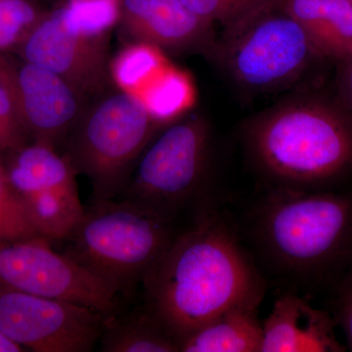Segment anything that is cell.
I'll use <instances>...</instances> for the list:
<instances>
[{
	"mask_svg": "<svg viewBox=\"0 0 352 352\" xmlns=\"http://www.w3.org/2000/svg\"><path fill=\"white\" fill-rule=\"evenodd\" d=\"M245 144L273 186L318 190L352 173V120L339 104L277 106L250 124Z\"/></svg>",
	"mask_w": 352,
	"mask_h": 352,
	"instance_id": "cell-3",
	"label": "cell"
},
{
	"mask_svg": "<svg viewBox=\"0 0 352 352\" xmlns=\"http://www.w3.org/2000/svg\"><path fill=\"white\" fill-rule=\"evenodd\" d=\"M336 323L346 338L347 349L352 351V265L342 274L336 298Z\"/></svg>",
	"mask_w": 352,
	"mask_h": 352,
	"instance_id": "cell-25",
	"label": "cell"
},
{
	"mask_svg": "<svg viewBox=\"0 0 352 352\" xmlns=\"http://www.w3.org/2000/svg\"><path fill=\"white\" fill-rule=\"evenodd\" d=\"M7 176L39 236L63 241L85 214L74 166L55 148L32 142L9 152Z\"/></svg>",
	"mask_w": 352,
	"mask_h": 352,
	"instance_id": "cell-8",
	"label": "cell"
},
{
	"mask_svg": "<svg viewBox=\"0 0 352 352\" xmlns=\"http://www.w3.org/2000/svg\"><path fill=\"white\" fill-rule=\"evenodd\" d=\"M175 236L173 223L131 201H94L63 240V254L100 279L117 296L131 293Z\"/></svg>",
	"mask_w": 352,
	"mask_h": 352,
	"instance_id": "cell-4",
	"label": "cell"
},
{
	"mask_svg": "<svg viewBox=\"0 0 352 352\" xmlns=\"http://www.w3.org/2000/svg\"><path fill=\"white\" fill-rule=\"evenodd\" d=\"M120 0H69L57 10L69 31L87 36H99L120 19Z\"/></svg>",
	"mask_w": 352,
	"mask_h": 352,
	"instance_id": "cell-20",
	"label": "cell"
},
{
	"mask_svg": "<svg viewBox=\"0 0 352 352\" xmlns=\"http://www.w3.org/2000/svg\"><path fill=\"white\" fill-rule=\"evenodd\" d=\"M106 317L78 303L0 286V331L32 351H91Z\"/></svg>",
	"mask_w": 352,
	"mask_h": 352,
	"instance_id": "cell-10",
	"label": "cell"
},
{
	"mask_svg": "<svg viewBox=\"0 0 352 352\" xmlns=\"http://www.w3.org/2000/svg\"><path fill=\"white\" fill-rule=\"evenodd\" d=\"M349 1H351V4H352V0H349Z\"/></svg>",
	"mask_w": 352,
	"mask_h": 352,
	"instance_id": "cell-28",
	"label": "cell"
},
{
	"mask_svg": "<svg viewBox=\"0 0 352 352\" xmlns=\"http://www.w3.org/2000/svg\"><path fill=\"white\" fill-rule=\"evenodd\" d=\"M258 307H236L190 333L180 342L182 352H261L263 324Z\"/></svg>",
	"mask_w": 352,
	"mask_h": 352,
	"instance_id": "cell-16",
	"label": "cell"
},
{
	"mask_svg": "<svg viewBox=\"0 0 352 352\" xmlns=\"http://www.w3.org/2000/svg\"><path fill=\"white\" fill-rule=\"evenodd\" d=\"M153 119L166 126L195 103V87L187 73L166 64L135 94Z\"/></svg>",
	"mask_w": 352,
	"mask_h": 352,
	"instance_id": "cell-18",
	"label": "cell"
},
{
	"mask_svg": "<svg viewBox=\"0 0 352 352\" xmlns=\"http://www.w3.org/2000/svg\"><path fill=\"white\" fill-rule=\"evenodd\" d=\"M161 126L138 95L110 90L87 104L63 155L89 180L94 201L116 199Z\"/></svg>",
	"mask_w": 352,
	"mask_h": 352,
	"instance_id": "cell-5",
	"label": "cell"
},
{
	"mask_svg": "<svg viewBox=\"0 0 352 352\" xmlns=\"http://www.w3.org/2000/svg\"><path fill=\"white\" fill-rule=\"evenodd\" d=\"M23 351L24 349L22 346L12 342L0 331V352H20Z\"/></svg>",
	"mask_w": 352,
	"mask_h": 352,
	"instance_id": "cell-27",
	"label": "cell"
},
{
	"mask_svg": "<svg viewBox=\"0 0 352 352\" xmlns=\"http://www.w3.org/2000/svg\"><path fill=\"white\" fill-rule=\"evenodd\" d=\"M44 16L34 0H0V52L17 47Z\"/></svg>",
	"mask_w": 352,
	"mask_h": 352,
	"instance_id": "cell-22",
	"label": "cell"
},
{
	"mask_svg": "<svg viewBox=\"0 0 352 352\" xmlns=\"http://www.w3.org/2000/svg\"><path fill=\"white\" fill-rule=\"evenodd\" d=\"M284 0L222 30L210 56L245 89L265 92L298 80L319 56Z\"/></svg>",
	"mask_w": 352,
	"mask_h": 352,
	"instance_id": "cell-7",
	"label": "cell"
},
{
	"mask_svg": "<svg viewBox=\"0 0 352 352\" xmlns=\"http://www.w3.org/2000/svg\"><path fill=\"white\" fill-rule=\"evenodd\" d=\"M0 286L34 295L78 303L110 316L117 294L50 240H0Z\"/></svg>",
	"mask_w": 352,
	"mask_h": 352,
	"instance_id": "cell-9",
	"label": "cell"
},
{
	"mask_svg": "<svg viewBox=\"0 0 352 352\" xmlns=\"http://www.w3.org/2000/svg\"><path fill=\"white\" fill-rule=\"evenodd\" d=\"M119 23L133 43L163 52L212 54L214 27L189 10L182 0H120Z\"/></svg>",
	"mask_w": 352,
	"mask_h": 352,
	"instance_id": "cell-13",
	"label": "cell"
},
{
	"mask_svg": "<svg viewBox=\"0 0 352 352\" xmlns=\"http://www.w3.org/2000/svg\"><path fill=\"white\" fill-rule=\"evenodd\" d=\"M212 129L201 116L177 120L155 136L116 199L173 223L207 200L212 170Z\"/></svg>",
	"mask_w": 352,
	"mask_h": 352,
	"instance_id": "cell-6",
	"label": "cell"
},
{
	"mask_svg": "<svg viewBox=\"0 0 352 352\" xmlns=\"http://www.w3.org/2000/svg\"><path fill=\"white\" fill-rule=\"evenodd\" d=\"M254 243L287 277L320 281L352 265V195L272 186L252 217Z\"/></svg>",
	"mask_w": 352,
	"mask_h": 352,
	"instance_id": "cell-2",
	"label": "cell"
},
{
	"mask_svg": "<svg viewBox=\"0 0 352 352\" xmlns=\"http://www.w3.org/2000/svg\"><path fill=\"white\" fill-rule=\"evenodd\" d=\"M19 120L6 90L0 85V154H6L27 143Z\"/></svg>",
	"mask_w": 352,
	"mask_h": 352,
	"instance_id": "cell-24",
	"label": "cell"
},
{
	"mask_svg": "<svg viewBox=\"0 0 352 352\" xmlns=\"http://www.w3.org/2000/svg\"><path fill=\"white\" fill-rule=\"evenodd\" d=\"M164 52L150 44L133 43L111 63L113 82L120 90L135 94L153 76L168 64Z\"/></svg>",
	"mask_w": 352,
	"mask_h": 352,
	"instance_id": "cell-19",
	"label": "cell"
},
{
	"mask_svg": "<svg viewBox=\"0 0 352 352\" xmlns=\"http://www.w3.org/2000/svg\"><path fill=\"white\" fill-rule=\"evenodd\" d=\"M285 11L307 34L319 56L342 61L352 55L349 0H284Z\"/></svg>",
	"mask_w": 352,
	"mask_h": 352,
	"instance_id": "cell-15",
	"label": "cell"
},
{
	"mask_svg": "<svg viewBox=\"0 0 352 352\" xmlns=\"http://www.w3.org/2000/svg\"><path fill=\"white\" fill-rule=\"evenodd\" d=\"M335 319L305 298L286 294L275 300L263 324L261 352H339Z\"/></svg>",
	"mask_w": 352,
	"mask_h": 352,
	"instance_id": "cell-14",
	"label": "cell"
},
{
	"mask_svg": "<svg viewBox=\"0 0 352 352\" xmlns=\"http://www.w3.org/2000/svg\"><path fill=\"white\" fill-rule=\"evenodd\" d=\"M142 285L147 307L179 344L232 308L258 307L265 293L235 232L212 210L175 237Z\"/></svg>",
	"mask_w": 352,
	"mask_h": 352,
	"instance_id": "cell-1",
	"label": "cell"
},
{
	"mask_svg": "<svg viewBox=\"0 0 352 352\" xmlns=\"http://www.w3.org/2000/svg\"><path fill=\"white\" fill-rule=\"evenodd\" d=\"M99 344L106 352L180 351L179 342L147 307L122 318L106 317Z\"/></svg>",
	"mask_w": 352,
	"mask_h": 352,
	"instance_id": "cell-17",
	"label": "cell"
},
{
	"mask_svg": "<svg viewBox=\"0 0 352 352\" xmlns=\"http://www.w3.org/2000/svg\"><path fill=\"white\" fill-rule=\"evenodd\" d=\"M340 62L339 105L352 120V55Z\"/></svg>",
	"mask_w": 352,
	"mask_h": 352,
	"instance_id": "cell-26",
	"label": "cell"
},
{
	"mask_svg": "<svg viewBox=\"0 0 352 352\" xmlns=\"http://www.w3.org/2000/svg\"><path fill=\"white\" fill-rule=\"evenodd\" d=\"M0 85L27 138L58 150L82 117L87 100L50 69L0 52Z\"/></svg>",
	"mask_w": 352,
	"mask_h": 352,
	"instance_id": "cell-11",
	"label": "cell"
},
{
	"mask_svg": "<svg viewBox=\"0 0 352 352\" xmlns=\"http://www.w3.org/2000/svg\"><path fill=\"white\" fill-rule=\"evenodd\" d=\"M21 59L61 76L87 100L110 91L113 82L106 34L69 31L57 11L45 15L16 47Z\"/></svg>",
	"mask_w": 352,
	"mask_h": 352,
	"instance_id": "cell-12",
	"label": "cell"
},
{
	"mask_svg": "<svg viewBox=\"0 0 352 352\" xmlns=\"http://www.w3.org/2000/svg\"><path fill=\"white\" fill-rule=\"evenodd\" d=\"M39 236L11 186L0 159V240L28 239Z\"/></svg>",
	"mask_w": 352,
	"mask_h": 352,
	"instance_id": "cell-23",
	"label": "cell"
},
{
	"mask_svg": "<svg viewBox=\"0 0 352 352\" xmlns=\"http://www.w3.org/2000/svg\"><path fill=\"white\" fill-rule=\"evenodd\" d=\"M201 20L228 29L283 0H182Z\"/></svg>",
	"mask_w": 352,
	"mask_h": 352,
	"instance_id": "cell-21",
	"label": "cell"
}]
</instances>
